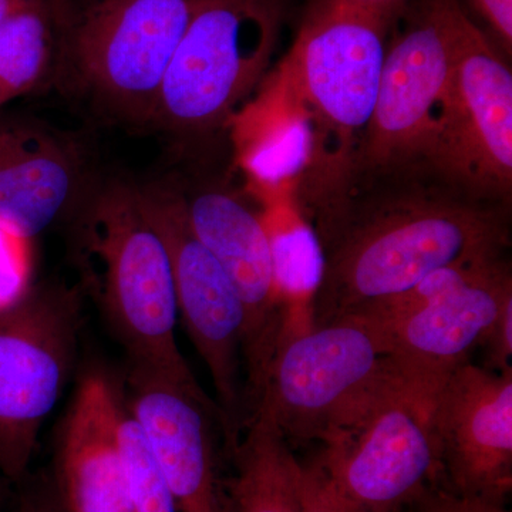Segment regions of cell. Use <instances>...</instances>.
I'll list each match as a JSON object with an SVG mask.
<instances>
[{"label":"cell","mask_w":512,"mask_h":512,"mask_svg":"<svg viewBox=\"0 0 512 512\" xmlns=\"http://www.w3.org/2000/svg\"><path fill=\"white\" fill-rule=\"evenodd\" d=\"M119 437L131 512H178L174 495L124 402Z\"/></svg>","instance_id":"22"},{"label":"cell","mask_w":512,"mask_h":512,"mask_svg":"<svg viewBox=\"0 0 512 512\" xmlns=\"http://www.w3.org/2000/svg\"><path fill=\"white\" fill-rule=\"evenodd\" d=\"M229 117L232 146L247 190L256 201L298 192L313 156V134L274 70Z\"/></svg>","instance_id":"17"},{"label":"cell","mask_w":512,"mask_h":512,"mask_svg":"<svg viewBox=\"0 0 512 512\" xmlns=\"http://www.w3.org/2000/svg\"><path fill=\"white\" fill-rule=\"evenodd\" d=\"M200 0H63L57 70L124 119L151 123L168 64Z\"/></svg>","instance_id":"5"},{"label":"cell","mask_w":512,"mask_h":512,"mask_svg":"<svg viewBox=\"0 0 512 512\" xmlns=\"http://www.w3.org/2000/svg\"><path fill=\"white\" fill-rule=\"evenodd\" d=\"M227 512H301V463L264 409H256L231 453Z\"/></svg>","instance_id":"19"},{"label":"cell","mask_w":512,"mask_h":512,"mask_svg":"<svg viewBox=\"0 0 512 512\" xmlns=\"http://www.w3.org/2000/svg\"><path fill=\"white\" fill-rule=\"evenodd\" d=\"M30 0H0V22L25 6Z\"/></svg>","instance_id":"30"},{"label":"cell","mask_w":512,"mask_h":512,"mask_svg":"<svg viewBox=\"0 0 512 512\" xmlns=\"http://www.w3.org/2000/svg\"><path fill=\"white\" fill-rule=\"evenodd\" d=\"M323 446L316 463L330 483L372 512L407 510L443 477L427 413L404 392L384 397Z\"/></svg>","instance_id":"12"},{"label":"cell","mask_w":512,"mask_h":512,"mask_svg":"<svg viewBox=\"0 0 512 512\" xmlns=\"http://www.w3.org/2000/svg\"><path fill=\"white\" fill-rule=\"evenodd\" d=\"M79 161L66 144L26 126L0 130V227L32 241L72 204Z\"/></svg>","instance_id":"18"},{"label":"cell","mask_w":512,"mask_h":512,"mask_svg":"<svg viewBox=\"0 0 512 512\" xmlns=\"http://www.w3.org/2000/svg\"><path fill=\"white\" fill-rule=\"evenodd\" d=\"M390 22L389 16L349 0H316L274 69L312 130V164L298 200L305 214L315 215L318 232L349 207Z\"/></svg>","instance_id":"2"},{"label":"cell","mask_w":512,"mask_h":512,"mask_svg":"<svg viewBox=\"0 0 512 512\" xmlns=\"http://www.w3.org/2000/svg\"><path fill=\"white\" fill-rule=\"evenodd\" d=\"M356 5L365 6V8L376 10L393 19L397 10L402 8L404 0H349Z\"/></svg>","instance_id":"29"},{"label":"cell","mask_w":512,"mask_h":512,"mask_svg":"<svg viewBox=\"0 0 512 512\" xmlns=\"http://www.w3.org/2000/svg\"><path fill=\"white\" fill-rule=\"evenodd\" d=\"M409 512H510L505 501L460 494L434 484L407 507Z\"/></svg>","instance_id":"25"},{"label":"cell","mask_w":512,"mask_h":512,"mask_svg":"<svg viewBox=\"0 0 512 512\" xmlns=\"http://www.w3.org/2000/svg\"><path fill=\"white\" fill-rule=\"evenodd\" d=\"M487 346L488 369L504 372L511 369L512 357V296L501 306L493 328L488 333L484 345Z\"/></svg>","instance_id":"26"},{"label":"cell","mask_w":512,"mask_h":512,"mask_svg":"<svg viewBox=\"0 0 512 512\" xmlns=\"http://www.w3.org/2000/svg\"><path fill=\"white\" fill-rule=\"evenodd\" d=\"M121 393L127 413L136 421L174 495L178 512H227L220 456L222 450L229 453V447L215 400L198 382L136 366H128Z\"/></svg>","instance_id":"11"},{"label":"cell","mask_w":512,"mask_h":512,"mask_svg":"<svg viewBox=\"0 0 512 512\" xmlns=\"http://www.w3.org/2000/svg\"><path fill=\"white\" fill-rule=\"evenodd\" d=\"M18 512H66L57 493H32L20 501Z\"/></svg>","instance_id":"28"},{"label":"cell","mask_w":512,"mask_h":512,"mask_svg":"<svg viewBox=\"0 0 512 512\" xmlns=\"http://www.w3.org/2000/svg\"><path fill=\"white\" fill-rule=\"evenodd\" d=\"M63 0H30L0 22V106L37 89L59 56Z\"/></svg>","instance_id":"21"},{"label":"cell","mask_w":512,"mask_h":512,"mask_svg":"<svg viewBox=\"0 0 512 512\" xmlns=\"http://www.w3.org/2000/svg\"><path fill=\"white\" fill-rule=\"evenodd\" d=\"M450 43L430 3L387 46L372 120L357 156L359 174L433 170L448 114Z\"/></svg>","instance_id":"10"},{"label":"cell","mask_w":512,"mask_h":512,"mask_svg":"<svg viewBox=\"0 0 512 512\" xmlns=\"http://www.w3.org/2000/svg\"><path fill=\"white\" fill-rule=\"evenodd\" d=\"M396 392L404 390L386 332L375 320L352 315L295 335L285 332L256 409L272 417L289 443L325 444Z\"/></svg>","instance_id":"4"},{"label":"cell","mask_w":512,"mask_h":512,"mask_svg":"<svg viewBox=\"0 0 512 512\" xmlns=\"http://www.w3.org/2000/svg\"><path fill=\"white\" fill-rule=\"evenodd\" d=\"M278 33L274 0H200L151 123L181 134L225 126L268 73Z\"/></svg>","instance_id":"6"},{"label":"cell","mask_w":512,"mask_h":512,"mask_svg":"<svg viewBox=\"0 0 512 512\" xmlns=\"http://www.w3.org/2000/svg\"><path fill=\"white\" fill-rule=\"evenodd\" d=\"M141 205L164 239L173 268L178 318L204 360L224 419L229 450L247 426L244 305L220 262L195 235L185 197L165 185L138 188Z\"/></svg>","instance_id":"8"},{"label":"cell","mask_w":512,"mask_h":512,"mask_svg":"<svg viewBox=\"0 0 512 512\" xmlns=\"http://www.w3.org/2000/svg\"><path fill=\"white\" fill-rule=\"evenodd\" d=\"M0 227V312L22 301L30 291L32 244Z\"/></svg>","instance_id":"23"},{"label":"cell","mask_w":512,"mask_h":512,"mask_svg":"<svg viewBox=\"0 0 512 512\" xmlns=\"http://www.w3.org/2000/svg\"><path fill=\"white\" fill-rule=\"evenodd\" d=\"M511 296V268L503 259L383 328L397 379L424 412L448 377L484 345Z\"/></svg>","instance_id":"15"},{"label":"cell","mask_w":512,"mask_h":512,"mask_svg":"<svg viewBox=\"0 0 512 512\" xmlns=\"http://www.w3.org/2000/svg\"><path fill=\"white\" fill-rule=\"evenodd\" d=\"M83 284L127 350L130 366L197 382L178 348L173 268L138 188L114 183L94 192L76 228Z\"/></svg>","instance_id":"3"},{"label":"cell","mask_w":512,"mask_h":512,"mask_svg":"<svg viewBox=\"0 0 512 512\" xmlns=\"http://www.w3.org/2000/svg\"><path fill=\"white\" fill-rule=\"evenodd\" d=\"M299 498L301 512H372L340 493L318 463L312 466L301 464Z\"/></svg>","instance_id":"24"},{"label":"cell","mask_w":512,"mask_h":512,"mask_svg":"<svg viewBox=\"0 0 512 512\" xmlns=\"http://www.w3.org/2000/svg\"><path fill=\"white\" fill-rule=\"evenodd\" d=\"M481 19L497 36L505 52L512 49V0H470Z\"/></svg>","instance_id":"27"},{"label":"cell","mask_w":512,"mask_h":512,"mask_svg":"<svg viewBox=\"0 0 512 512\" xmlns=\"http://www.w3.org/2000/svg\"><path fill=\"white\" fill-rule=\"evenodd\" d=\"M185 208L195 235L220 262L244 305L245 407L249 419L285 333V303L276 291L268 234L261 215L229 192H198L190 200L185 198Z\"/></svg>","instance_id":"13"},{"label":"cell","mask_w":512,"mask_h":512,"mask_svg":"<svg viewBox=\"0 0 512 512\" xmlns=\"http://www.w3.org/2000/svg\"><path fill=\"white\" fill-rule=\"evenodd\" d=\"M318 235L325 271L311 326L397 298L447 266L503 259L511 239L504 205L419 188L350 204Z\"/></svg>","instance_id":"1"},{"label":"cell","mask_w":512,"mask_h":512,"mask_svg":"<svg viewBox=\"0 0 512 512\" xmlns=\"http://www.w3.org/2000/svg\"><path fill=\"white\" fill-rule=\"evenodd\" d=\"M259 204L271 245L276 291L284 303L305 302L308 308L325 271L318 232L302 210L296 192H281Z\"/></svg>","instance_id":"20"},{"label":"cell","mask_w":512,"mask_h":512,"mask_svg":"<svg viewBox=\"0 0 512 512\" xmlns=\"http://www.w3.org/2000/svg\"><path fill=\"white\" fill-rule=\"evenodd\" d=\"M121 387L103 373L79 383L56 443L57 497L66 512H131L120 448Z\"/></svg>","instance_id":"16"},{"label":"cell","mask_w":512,"mask_h":512,"mask_svg":"<svg viewBox=\"0 0 512 512\" xmlns=\"http://www.w3.org/2000/svg\"><path fill=\"white\" fill-rule=\"evenodd\" d=\"M450 43L448 114L434 173L451 187L505 205L512 187V74L458 0H427Z\"/></svg>","instance_id":"7"},{"label":"cell","mask_w":512,"mask_h":512,"mask_svg":"<svg viewBox=\"0 0 512 512\" xmlns=\"http://www.w3.org/2000/svg\"><path fill=\"white\" fill-rule=\"evenodd\" d=\"M80 328L76 289L29 291L0 312V473L9 480L28 471L72 372Z\"/></svg>","instance_id":"9"},{"label":"cell","mask_w":512,"mask_h":512,"mask_svg":"<svg viewBox=\"0 0 512 512\" xmlns=\"http://www.w3.org/2000/svg\"><path fill=\"white\" fill-rule=\"evenodd\" d=\"M427 423L448 487L505 501L512 488V367H458L434 396Z\"/></svg>","instance_id":"14"}]
</instances>
